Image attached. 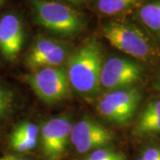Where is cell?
I'll return each mask as SVG.
<instances>
[{
    "mask_svg": "<svg viewBox=\"0 0 160 160\" xmlns=\"http://www.w3.org/2000/svg\"><path fill=\"white\" fill-rule=\"evenodd\" d=\"M102 49L93 38L86 39L69 56L67 74L69 85L79 95L93 99L101 91Z\"/></svg>",
    "mask_w": 160,
    "mask_h": 160,
    "instance_id": "6da1fadb",
    "label": "cell"
},
{
    "mask_svg": "<svg viewBox=\"0 0 160 160\" xmlns=\"http://www.w3.org/2000/svg\"><path fill=\"white\" fill-rule=\"evenodd\" d=\"M30 1L38 22L52 33L71 37L84 29L82 14L71 6L53 0Z\"/></svg>",
    "mask_w": 160,
    "mask_h": 160,
    "instance_id": "7a4b0ae2",
    "label": "cell"
},
{
    "mask_svg": "<svg viewBox=\"0 0 160 160\" xmlns=\"http://www.w3.org/2000/svg\"><path fill=\"white\" fill-rule=\"evenodd\" d=\"M102 34L111 46L132 57L146 60L153 51L146 35L132 24L109 22L103 26Z\"/></svg>",
    "mask_w": 160,
    "mask_h": 160,
    "instance_id": "3957f363",
    "label": "cell"
},
{
    "mask_svg": "<svg viewBox=\"0 0 160 160\" xmlns=\"http://www.w3.org/2000/svg\"><path fill=\"white\" fill-rule=\"evenodd\" d=\"M141 92L134 87L109 91L100 99L98 112L105 119L117 125H126L137 111Z\"/></svg>",
    "mask_w": 160,
    "mask_h": 160,
    "instance_id": "277c9868",
    "label": "cell"
},
{
    "mask_svg": "<svg viewBox=\"0 0 160 160\" xmlns=\"http://www.w3.org/2000/svg\"><path fill=\"white\" fill-rule=\"evenodd\" d=\"M36 95L48 104L62 102L70 93L67 70L63 67L41 68L28 77Z\"/></svg>",
    "mask_w": 160,
    "mask_h": 160,
    "instance_id": "5b68a950",
    "label": "cell"
},
{
    "mask_svg": "<svg viewBox=\"0 0 160 160\" xmlns=\"http://www.w3.org/2000/svg\"><path fill=\"white\" fill-rule=\"evenodd\" d=\"M143 69L139 63L121 57H112L103 63L101 88L113 91L131 87L142 77Z\"/></svg>",
    "mask_w": 160,
    "mask_h": 160,
    "instance_id": "8992f818",
    "label": "cell"
},
{
    "mask_svg": "<svg viewBox=\"0 0 160 160\" xmlns=\"http://www.w3.org/2000/svg\"><path fill=\"white\" fill-rule=\"evenodd\" d=\"M114 134L107 127L92 118H83L72 126L70 142L78 153H86L108 145Z\"/></svg>",
    "mask_w": 160,
    "mask_h": 160,
    "instance_id": "52a82bcc",
    "label": "cell"
},
{
    "mask_svg": "<svg viewBox=\"0 0 160 160\" xmlns=\"http://www.w3.org/2000/svg\"><path fill=\"white\" fill-rule=\"evenodd\" d=\"M72 124L69 118H51L41 127V145L47 160H60L70 140Z\"/></svg>",
    "mask_w": 160,
    "mask_h": 160,
    "instance_id": "ba28073f",
    "label": "cell"
},
{
    "mask_svg": "<svg viewBox=\"0 0 160 160\" xmlns=\"http://www.w3.org/2000/svg\"><path fill=\"white\" fill-rule=\"evenodd\" d=\"M24 31L22 22L8 13L0 19V51L8 60H13L22 50Z\"/></svg>",
    "mask_w": 160,
    "mask_h": 160,
    "instance_id": "9c48e42d",
    "label": "cell"
},
{
    "mask_svg": "<svg viewBox=\"0 0 160 160\" xmlns=\"http://www.w3.org/2000/svg\"><path fill=\"white\" fill-rule=\"evenodd\" d=\"M133 133L137 136L160 133V99L150 102L143 109Z\"/></svg>",
    "mask_w": 160,
    "mask_h": 160,
    "instance_id": "30bf717a",
    "label": "cell"
},
{
    "mask_svg": "<svg viewBox=\"0 0 160 160\" xmlns=\"http://www.w3.org/2000/svg\"><path fill=\"white\" fill-rule=\"evenodd\" d=\"M38 127L30 122L19 124L12 131L10 138L11 146L18 152H28L36 147L38 136Z\"/></svg>",
    "mask_w": 160,
    "mask_h": 160,
    "instance_id": "8fae6325",
    "label": "cell"
},
{
    "mask_svg": "<svg viewBox=\"0 0 160 160\" xmlns=\"http://www.w3.org/2000/svg\"><path fill=\"white\" fill-rule=\"evenodd\" d=\"M139 16L148 29L160 36V0L144 4L139 11Z\"/></svg>",
    "mask_w": 160,
    "mask_h": 160,
    "instance_id": "7c38bea8",
    "label": "cell"
},
{
    "mask_svg": "<svg viewBox=\"0 0 160 160\" xmlns=\"http://www.w3.org/2000/svg\"><path fill=\"white\" fill-rule=\"evenodd\" d=\"M142 0H96V9L105 15H117L136 6Z\"/></svg>",
    "mask_w": 160,
    "mask_h": 160,
    "instance_id": "4fadbf2b",
    "label": "cell"
},
{
    "mask_svg": "<svg viewBox=\"0 0 160 160\" xmlns=\"http://www.w3.org/2000/svg\"><path fill=\"white\" fill-rule=\"evenodd\" d=\"M60 44L61 42L56 39L38 38L35 41L34 45L28 55V58H27L28 65L31 69H34L35 64L38 62L39 59L45 56L47 52L52 51L53 48H55Z\"/></svg>",
    "mask_w": 160,
    "mask_h": 160,
    "instance_id": "5bb4252c",
    "label": "cell"
},
{
    "mask_svg": "<svg viewBox=\"0 0 160 160\" xmlns=\"http://www.w3.org/2000/svg\"><path fill=\"white\" fill-rule=\"evenodd\" d=\"M68 57V48L61 42L55 48L47 52L45 56L39 59L35 64L34 69L49 68V67H60Z\"/></svg>",
    "mask_w": 160,
    "mask_h": 160,
    "instance_id": "9a60e30c",
    "label": "cell"
},
{
    "mask_svg": "<svg viewBox=\"0 0 160 160\" xmlns=\"http://www.w3.org/2000/svg\"><path fill=\"white\" fill-rule=\"evenodd\" d=\"M124 155L106 149H98L92 151L85 160H117L123 158Z\"/></svg>",
    "mask_w": 160,
    "mask_h": 160,
    "instance_id": "2e32d148",
    "label": "cell"
},
{
    "mask_svg": "<svg viewBox=\"0 0 160 160\" xmlns=\"http://www.w3.org/2000/svg\"><path fill=\"white\" fill-rule=\"evenodd\" d=\"M12 103L11 93L0 86V119L5 116Z\"/></svg>",
    "mask_w": 160,
    "mask_h": 160,
    "instance_id": "e0dca14e",
    "label": "cell"
},
{
    "mask_svg": "<svg viewBox=\"0 0 160 160\" xmlns=\"http://www.w3.org/2000/svg\"><path fill=\"white\" fill-rule=\"evenodd\" d=\"M145 160H160V147H149L140 156Z\"/></svg>",
    "mask_w": 160,
    "mask_h": 160,
    "instance_id": "ac0fdd59",
    "label": "cell"
},
{
    "mask_svg": "<svg viewBox=\"0 0 160 160\" xmlns=\"http://www.w3.org/2000/svg\"><path fill=\"white\" fill-rule=\"evenodd\" d=\"M0 160H24V159H21V158H15V157H5V158H0Z\"/></svg>",
    "mask_w": 160,
    "mask_h": 160,
    "instance_id": "d6986e66",
    "label": "cell"
},
{
    "mask_svg": "<svg viewBox=\"0 0 160 160\" xmlns=\"http://www.w3.org/2000/svg\"><path fill=\"white\" fill-rule=\"evenodd\" d=\"M65 2H68V3H72V4H78L79 2H82L83 0H62Z\"/></svg>",
    "mask_w": 160,
    "mask_h": 160,
    "instance_id": "ffe728a7",
    "label": "cell"
},
{
    "mask_svg": "<svg viewBox=\"0 0 160 160\" xmlns=\"http://www.w3.org/2000/svg\"><path fill=\"white\" fill-rule=\"evenodd\" d=\"M156 86H157V87L160 90V77L158 78V82H157V85H156Z\"/></svg>",
    "mask_w": 160,
    "mask_h": 160,
    "instance_id": "44dd1931",
    "label": "cell"
},
{
    "mask_svg": "<svg viewBox=\"0 0 160 160\" xmlns=\"http://www.w3.org/2000/svg\"><path fill=\"white\" fill-rule=\"evenodd\" d=\"M6 0H0V6H3L5 3H6Z\"/></svg>",
    "mask_w": 160,
    "mask_h": 160,
    "instance_id": "7402d4cb",
    "label": "cell"
},
{
    "mask_svg": "<svg viewBox=\"0 0 160 160\" xmlns=\"http://www.w3.org/2000/svg\"><path fill=\"white\" fill-rule=\"evenodd\" d=\"M136 160H145V159L142 158H141V157H138L137 158H136Z\"/></svg>",
    "mask_w": 160,
    "mask_h": 160,
    "instance_id": "603a6c76",
    "label": "cell"
},
{
    "mask_svg": "<svg viewBox=\"0 0 160 160\" xmlns=\"http://www.w3.org/2000/svg\"><path fill=\"white\" fill-rule=\"evenodd\" d=\"M117 160H126V157L124 156L123 158H119V159H117Z\"/></svg>",
    "mask_w": 160,
    "mask_h": 160,
    "instance_id": "cb8c5ba5",
    "label": "cell"
}]
</instances>
